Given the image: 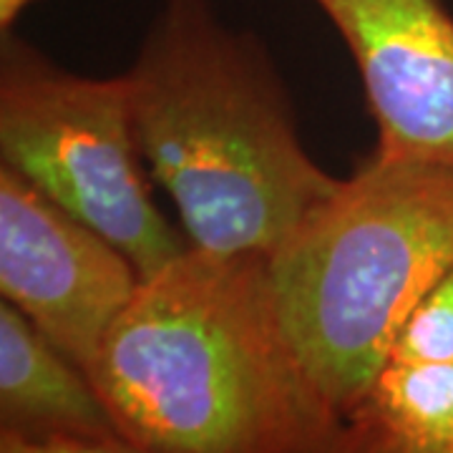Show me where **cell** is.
<instances>
[{
  "instance_id": "obj_1",
  "label": "cell",
  "mask_w": 453,
  "mask_h": 453,
  "mask_svg": "<svg viewBox=\"0 0 453 453\" xmlns=\"http://www.w3.org/2000/svg\"><path fill=\"white\" fill-rule=\"evenodd\" d=\"M88 375L134 453H348L265 255L189 244L142 280Z\"/></svg>"
},
{
  "instance_id": "obj_2",
  "label": "cell",
  "mask_w": 453,
  "mask_h": 453,
  "mask_svg": "<svg viewBox=\"0 0 453 453\" xmlns=\"http://www.w3.org/2000/svg\"><path fill=\"white\" fill-rule=\"evenodd\" d=\"M124 76L146 169L192 247L270 257L342 187L303 146L270 53L211 0H164Z\"/></svg>"
},
{
  "instance_id": "obj_3",
  "label": "cell",
  "mask_w": 453,
  "mask_h": 453,
  "mask_svg": "<svg viewBox=\"0 0 453 453\" xmlns=\"http://www.w3.org/2000/svg\"><path fill=\"white\" fill-rule=\"evenodd\" d=\"M267 265L297 353L350 423L408 312L453 267V166L371 151Z\"/></svg>"
},
{
  "instance_id": "obj_4",
  "label": "cell",
  "mask_w": 453,
  "mask_h": 453,
  "mask_svg": "<svg viewBox=\"0 0 453 453\" xmlns=\"http://www.w3.org/2000/svg\"><path fill=\"white\" fill-rule=\"evenodd\" d=\"M0 157L116 244L142 280L189 250L151 199L127 76L71 73L3 33Z\"/></svg>"
},
{
  "instance_id": "obj_5",
  "label": "cell",
  "mask_w": 453,
  "mask_h": 453,
  "mask_svg": "<svg viewBox=\"0 0 453 453\" xmlns=\"http://www.w3.org/2000/svg\"><path fill=\"white\" fill-rule=\"evenodd\" d=\"M139 285L116 244L0 164V292L64 356L88 371Z\"/></svg>"
},
{
  "instance_id": "obj_6",
  "label": "cell",
  "mask_w": 453,
  "mask_h": 453,
  "mask_svg": "<svg viewBox=\"0 0 453 453\" xmlns=\"http://www.w3.org/2000/svg\"><path fill=\"white\" fill-rule=\"evenodd\" d=\"M356 61L386 157L453 166V13L446 0H315Z\"/></svg>"
},
{
  "instance_id": "obj_7",
  "label": "cell",
  "mask_w": 453,
  "mask_h": 453,
  "mask_svg": "<svg viewBox=\"0 0 453 453\" xmlns=\"http://www.w3.org/2000/svg\"><path fill=\"white\" fill-rule=\"evenodd\" d=\"M0 451L134 453L88 371L8 300L0 303Z\"/></svg>"
},
{
  "instance_id": "obj_8",
  "label": "cell",
  "mask_w": 453,
  "mask_h": 453,
  "mask_svg": "<svg viewBox=\"0 0 453 453\" xmlns=\"http://www.w3.org/2000/svg\"><path fill=\"white\" fill-rule=\"evenodd\" d=\"M348 453H453V360H388L348 423Z\"/></svg>"
},
{
  "instance_id": "obj_9",
  "label": "cell",
  "mask_w": 453,
  "mask_h": 453,
  "mask_svg": "<svg viewBox=\"0 0 453 453\" xmlns=\"http://www.w3.org/2000/svg\"><path fill=\"white\" fill-rule=\"evenodd\" d=\"M388 360H453V267L408 312Z\"/></svg>"
},
{
  "instance_id": "obj_10",
  "label": "cell",
  "mask_w": 453,
  "mask_h": 453,
  "mask_svg": "<svg viewBox=\"0 0 453 453\" xmlns=\"http://www.w3.org/2000/svg\"><path fill=\"white\" fill-rule=\"evenodd\" d=\"M35 0H0V31L11 33L20 13L33 5Z\"/></svg>"
}]
</instances>
